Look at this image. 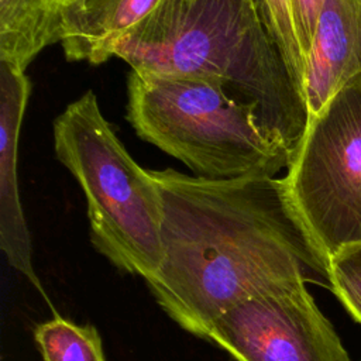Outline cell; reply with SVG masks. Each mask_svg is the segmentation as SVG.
Segmentation results:
<instances>
[{
    "label": "cell",
    "instance_id": "obj_1",
    "mask_svg": "<svg viewBox=\"0 0 361 361\" xmlns=\"http://www.w3.org/2000/svg\"><path fill=\"white\" fill-rule=\"evenodd\" d=\"M148 171L162 202V258L145 281L186 331L206 338L231 307L290 283L331 290L330 259L296 213L283 178Z\"/></svg>",
    "mask_w": 361,
    "mask_h": 361
},
{
    "label": "cell",
    "instance_id": "obj_2",
    "mask_svg": "<svg viewBox=\"0 0 361 361\" xmlns=\"http://www.w3.org/2000/svg\"><path fill=\"white\" fill-rule=\"evenodd\" d=\"M131 69L216 79L292 157L309 121L303 92L257 0H165L114 47Z\"/></svg>",
    "mask_w": 361,
    "mask_h": 361
},
{
    "label": "cell",
    "instance_id": "obj_3",
    "mask_svg": "<svg viewBox=\"0 0 361 361\" xmlns=\"http://www.w3.org/2000/svg\"><path fill=\"white\" fill-rule=\"evenodd\" d=\"M127 120L141 140L200 178L276 176L290 161L254 109L216 79L131 69Z\"/></svg>",
    "mask_w": 361,
    "mask_h": 361
},
{
    "label": "cell",
    "instance_id": "obj_4",
    "mask_svg": "<svg viewBox=\"0 0 361 361\" xmlns=\"http://www.w3.org/2000/svg\"><path fill=\"white\" fill-rule=\"evenodd\" d=\"M58 161L83 190L90 240L121 271L147 279L162 258V202L89 89L54 120Z\"/></svg>",
    "mask_w": 361,
    "mask_h": 361
},
{
    "label": "cell",
    "instance_id": "obj_5",
    "mask_svg": "<svg viewBox=\"0 0 361 361\" xmlns=\"http://www.w3.org/2000/svg\"><path fill=\"white\" fill-rule=\"evenodd\" d=\"M282 178L296 213L329 259L361 244V75L309 118Z\"/></svg>",
    "mask_w": 361,
    "mask_h": 361
},
{
    "label": "cell",
    "instance_id": "obj_6",
    "mask_svg": "<svg viewBox=\"0 0 361 361\" xmlns=\"http://www.w3.org/2000/svg\"><path fill=\"white\" fill-rule=\"evenodd\" d=\"M206 338L235 361H350L306 282L231 307L210 324Z\"/></svg>",
    "mask_w": 361,
    "mask_h": 361
},
{
    "label": "cell",
    "instance_id": "obj_7",
    "mask_svg": "<svg viewBox=\"0 0 361 361\" xmlns=\"http://www.w3.org/2000/svg\"><path fill=\"white\" fill-rule=\"evenodd\" d=\"M31 89L25 72L0 62V248L8 264L47 298L32 265L31 235L17 176L18 142Z\"/></svg>",
    "mask_w": 361,
    "mask_h": 361
},
{
    "label": "cell",
    "instance_id": "obj_8",
    "mask_svg": "<svg viewBox=\"0 0 361 361\" xmlns=\"http://www.w3.org/2000/svg\"><path fill=\"white\" fill-rule=\"evenodd\" d=\"M358 75H361V0H324L306 58L305 99L309 118Z\"/></svg>",
    "mask_w": 361,
    "mask_h": 361
},
{
    "label": "cell",
    "instance_id": "obj_9",
    "mask_svg": "<svg viewBox=\"0 0 361 361\" xmlns=\"http://www.w3.org/2000/svg\"><path fill=\"white\" fill-rule=\"evenodd\" d=\"M165 0H66L59 42L65 58L100 65L116 44Z\"/></svg>",
    "mask_w": 361,
    "mask_h": 361
},
{
    "label": "cell",
    "instance_id": "obj_10",
    "mask_svg": "<svg viewBox=\"0 0 361 361\" xmlns=\"http://www.w3.org/2000/svg\"><path fill=\"white\" fill-rule=\"evenodd\" d=\"M56 0H0V62L25 72L35 56L59 42Z\"/></svg>",
    "mask_w": 361,
    "mask_h": 361
},
{
    "label": "cell",
    "instance_id": "obj_11",
    "mask_svg": "<svg viewBox=\"0 0 361 361\" xmlns=\"http://www.w3.org/2000/svg\"><path fill=\"white\" fill-rule=\"evenodd\" d=\"M44 361H104L102 338L93 326H78L55 316L34 333Z\"/></svg>",
    "mask_w": 361,
    "mask_h": 361
},
{
    "label": "cell",
    "instance_id": "obj_12",
    "mask_svg": "<svg viewBox=\"0 0 361 361\" xmlns=\"http://www.w3.org/2000/svg\"><path fill=\"white\" fill-rule=\"evenodd\" d=\"M262 18L276 41L288 68L305 94L306 58L300 47L292 0H257Z\"/></svg>",
    "mask_w": 361,
    "mask_h": 361
},
{
    "label": "cell",
    "instance_id": "obj_13",
    "mask_svg": "<svg viewBox=\"0 0 361 361\" xmlns=\"http://www.w3.org/2000/svg\"><path fill=\"white\" fill-rule=\"evenodd\" d=\"M331 290L361 323V244L350 245L330 258Z\"/></svg>",
    "mask_w": 361,
    "mask_h": 361
},
{
    "label": "cell",
    "instance_id": "obj_14",
    "mask_svg": "<svg viewBox=\"0 0 361 361\" xmlns=\"http://www.w3.org/2000/svg\"><path fill=\"white\" fill-rule=\"evenodd\" d=\"M323 3L324 0H292L296 30L305 58H307L310 51Z\"/></svg>",
    "mask_w": 361,
    "mask_h": 361
},
{
    "label": "cell",
    "instance_id": "obj_15",
    "mask_svg": "<svg viewBox=\"0 0 361 361\" xmlns=\"http://www.w3.org/2000/svg\"><path fill=\"white\" fill-rule=\"evenodd\" d=\"M56 1H58V4H59V7H61V11H62V6H63V4H65V1H66V0H56Z\"/></svg>",
    "mask_w": 361,
    "mask_h": 361
}]
</instances>
